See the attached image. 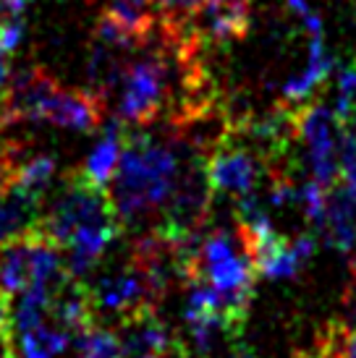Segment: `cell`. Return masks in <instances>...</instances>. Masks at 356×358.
<instances>
[{
    "label": "cell",
    "mask_w": 356,
    "mask_h": 358,
    "mask_svg": "<svg viewBox=\"0 0 356 358\" xmlns=\"http://www.w3.org/2000/svg\"><path fill=\"white\" fill-rule=\"evenodd\" d=\"M184 168L176 144L137 129L123 136V152L110 180V201L121 225H142L168 204Z\"/></svg>",
    "instance_id": "obj_1"
},
{
    "label": "cell",
    "mask_w": 356,
    "mask_h": 358,
    "mask_svg": "<svg viewBox=\"0 0 356 358\" xmlns=\"http://www.w3.org/2000/svg\"><path fill=\"white\" fill-rule=\"evenodd\" d=\"M205 280L220 293L231 319L244 327L254 296L257 269L238 233L215 228L202 233L189 259V282Z\"/></svg>",
    "instance_id": "obj_2"
},
{
    "label": "cell",
    "mask_w": 356,
    "mask_h": 358,
    "mask_svg": "<svg viewBox=\"0 0 356 358\" xmlns=\"http://www.w3.org/2000/svg\"><path fill=\"white\" fill-rule=\"evenodd\" d=\"M160 48L144 52L142 58L123 66L121 81L116 92V115L123 126L147 129L149 123L160 118L170 94V69L178 63V55L184 50V42L176 40L158 19Z\"/></svg>",
    "instance_id": "obj_3"
},
{
    "label": "cell",
    "mask_w": 356,
    "mask_h": 358,
    "mask_svg": "<svg viewBox=\"0 0 356 358\" xmlns=\"http://www.w3.org/2000/svg\"><path fill=\"white\" fill-rule=\"evenodd\" d=\"M294 134L296 144L304 150L309 178L333 189L338 183V150L343 126L336 118L333 108L325 102H309L294 108Z\"/></svg>",
    "instance_id": "obj_4"
},
{
    "label": "cell",
    "mask_w": 356,
    "mask_h": 358,
    "mask_svg": "<svg viewBox=\"0 0 356 358\" xmlns=\"http://www.w3.org/2000/svg\"><path fill=\"white\" fill-rule=\"evenodd\" d=\"M205 173L212 194L247 196L257 191L267 176V159L249 147L228 144L226 139H220L205 157Z\"/></svg>",
    "instance_id": "obj_5"
},
{
    "label": "cell",
    "mask_w": 356,
    "mask_h": 358,
    "mask_svg": "<svg viewBox=\"0 0 356 358\" xmlns=\"http://www.w3.org/2000/svg\"><path fill=\"white\" fill-rule=\"evenodd\" d=\"M163 19V16H160ZM178 24L191 40L202 45H231L244 40L252 27L249 0H210L184 19H165Z\"/></svg>",
    "instance_id": "obj_6"
},
{
    "label": "cell",
    "mask_w": 356,
    "mask_h": 358,
    "mask_svg": "<svg viewBox=\"0 0 356 358\" xmlns=\"http://www.w3.org/2000/svg\"><path fill=\"white\" fill-rule=\"evenodd\" d=\"M105 105L108 102L92 90L74 92L55 84L40 110V120L58 129L76 131V134H92L102 126Z\"/></svg>",
    "instance_id": "obj_7"
},
{
    "label": "cell",
    "mask_w": 356,
    "mask_h": 358,
    "mask_svg": "<svg viewBox=\"0 0 356 358\" xmlns=\"http://www.w3.org/2000/svg\"><path fill=\"white\" fill-rule=\"evenodd\" d=\"M317 251V238L312 233H301L294 241H288L286 236H278L273 243H267L265 249H259L252 262L257 275L267 280H294L307 267V262L315 257Z\"/></svg>",
    "instance_id": "obj_8"
},
{
    "label": "cell",
    "mask_w": 356,
    "mask_h": 358,
    "mask_svg": "<svg viewBox=\"0 0 356 358\" xmlns=\"http://www.w3.org/2000/svg\"><path fill=\"white\" fill-rule=\"evenodd\" d=\"M320 236L325 238L330 249L343 257H354L356 251V196L346 191L341 183L327 191V209Z\"/></svg>",
    "instance_id": "obj_9"
},
{
    "label": "cell",
    "mask_w": 356,
    "mask_h": 358,
    "mask_svg": "<svg viewBox=\"0 0 356 358\" xmlns=\"http://www.w3.org/2000/svg\"><path fill=\"white\" fill-rule=\"evenodd\" d=\"M69 343L71 332L58 327L53 319H45L27 329H11L6 335L8 358H58L69 348Z\"/></svg>",
    "instance_id": "obj_10"
},
{
    "label": "cell",
    "mask_w": 356,
    "mask_h": 358,
    "mask_svg": "<svg viewBox=\"0 0 356 358\" xmlns=\"http://www.w3.org/2000/svg\"><path fill=\"white\" fill-rule=\"evenodd\" d=\"M123 136H126L123 123L118 118H113L105 126V134L100 136L95 150L89 152L84 168L79 170L81 178L87 180V183H92V186H97V189L108 191L110 180H113L116 170H118L121 152H123Z\"/></svg>",
    "instance_id": "obj_11"
},
{
    "label": "cell",
    "mask_w": 356,
    "mask_h": 358,
    "mask_svg": "<svg viewBox=\"0 0 356 358\" xmlns=\"http://www.w3.org/2000/svg\"><path fill=\"white\" fill-rule=\"evenodd\" d=\"M40 201L13 189H0V243L37 228Z\"/></svg>",
    "instance_id": "obj_12"
},
{
    "label": "cell",
    "mask_w": 356,
    "mask_h": 358,
    "mask_svg": "<svg viewBox=\"0 0 356 358\" xmlns=\"http://www.w3.org/2000/svg\"><path fill=\"white\" fill-rule=\"evenodd\" d=\"M102 13L116 19L121 27H126L134 37L142 40L144 48L158 29V3L155 0H105Z\"/></svg>",
    "instance_id": "obj_13"
},
{
    "label": "cell",
    "mask_w": 356,
    "mask_h": 358,
    "mask_svg": "<svg viewBox=\"0 0 356 358\" xmlns=\"http://www.w3.org/2000/svg\"><path fill=\"white\" fill-rule=\"evenodd\" d=\"M71 340H74V348L79 358H116L121 353V335L108 327L89 324V327L79 329Z\"/></svg>",
    "instance_id": "obj_14"
},
{
    "label": "cell",
    "mask_w": 356,
    "mask_h": 358,
    "mask_svg": "<svg viewBox=\"0 0 356 358\" xmlns=\"http://www.w3.org/2000/svg\"><path fill=\"white\" fill-rule=\"evenodd\" d=\"M315 358H356V324L330 322L317 338Z\"/></svg>",
    "instance_id": "obj_15"
},
{
    "label": "cell",
    "mask_w": 356,
    "mask_h": 358,
    "mask_svg": "<svg viewBox=\"0 0 356 358\" xmlns=\"http://www.w3.org/2000/svg\"><path fill=\"white\" fill-rule=\"evenodd\" d=\"M24 40V19L21 16H0V45L3 50L13 52Z\"/></svg>",
    "instance_id": "obj_16"
},
{
    "label": "cell",
    "mask_w": 356,
    "mask_h": 358,
    "mask_svg": "<svg viewBox=\"0 0 356 358\" xmlns=\"http://www.w3.org/2000/svg\"><path fill=\"white\" fill-rule=\"evenodd\" d=\"M8 79H11L8 52L3 50V45H0V100H3V94H6V90H8Z\"/></svg>",
    "instance_id": "obj_17"
},
{
    "label": "cell",
    "mask_w": 356,
    "mask_h": 358,
    "mask_svg": "<svg viewBox=\"0 0 356 358\" xmlns=\"http://www.w3.org/2000/svg\"><path fill=\"white\" fill-rule=\"evenodd\" d=\"M231 358H259V356L254 353V348H249V345H244V343H233Z\"/></svg>",
    "instance_id": "obj_18"
},
{
    "label": "cell",
    "mask_w": 356,
    "mask_h": 358,
    "mask_svg": "<svg viewBox=\"0 0 356 358\" xmlns=\"http://www.w3.org/2000/svg\"><path fill=\"white\" fill-rule=\"evenodd\" d=\"M351 269H354V290H356V257H354V262H351Z\"/></svg>",
    "instance_id": "obj_19"
},
{
    "label": "cell",
    "mask_w": 356,
    "mask_h": 358,
    "mask_svg": "<svg viewBox=\"0 0 356 358\" xmlns=\"http://www.w3.org/2000/svg\"><path fill=\"white\" fill-rule=\"evenodd\" d=\"M178 358H189V356H186V350H184V353H181V356H178Z\"/></svg>",
    "instance_id": "obj_20"
}]
</instances>
